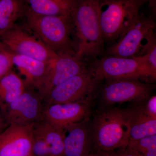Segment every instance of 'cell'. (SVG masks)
I'll list each match as a JSON object with an SVG mask.
<instances>
[{"instance_id": "cell-1", "label": "cell", "mask_w": 156, "mask_h": 156, "mask_svg": "<svg viewBox=\"0 0 156 156\" xmlns=\"http://www.w3.org/2000/svg\"><path fill=\"white\" fill-rule=\"evenodd\" d=\"M76 55L84 61H95L105 53L101 29L99 0H76L72 14Z\"/></svg>"}, {"instance_id": "cell-2", "label": "cell", "mask_w": 156, "mask_h": 156, "mask_svg": "<svg viewBox=\"0 0 156 156\" xmlns=\"http://www.w3.org/2000/svg\"><path fill=\"white\" fill-rule=\"evenodd\" d=\"M23 17L25 24L54 53L76 55L72 15H40L31 11L27 6Z\"/></svg>"}, {"instance_id": "cell-3", "label": "cell", "mask_w": 156, "mask_h": 156, "mask_svg": "<svg viewBox=\"0 0 156 156\" xmlns=\"http://www.w3.org/2000/svg\"><path fill=\"white\" fill-rule=\"evenodd\" d=\"M94 147L108 151L125 148L129 140L126 109L112 106L98 108L91 121Z\"/></svg>"}, {"instance_id": "cell-4", "label": "cell", "mask_w": 156, "mask_h": 156, "mask_svg": "<svg viewBox=\"0 0 156 156\" xmlns=\"http://www.w3.org/2000/svg\"><path fill=\"white\" fill-rule=\"evenodd\" d=\"M146 0H99V18L104 41L112 44L131 26Z\"/></svg>"}, {"instance_id": "cell-5", "label": "cell", "mask_w": 156, "mask_h": 156, "mask_svg": "<svg viewBox=\"0 0 156 156\" xmlns=\"http://www.w3.org/2000/svg\"><path fill=\"white\" fill-rule=\"evenodd\" d=\"M154 20L139 14L122 35L109 46L106 56L134 58L143 56L156 42Z\"/></svg>"}, {"instance_id": "cell-6", "label": "cell", "mask_w": 156, "mask_h": 156, "mask_svg": "<svg viewBox=\"0 0 156 156\" xmlns=\"http://www.w3.org/2000/svg\"><path fill=\"white\" fill-rule=\"evenodd\" d=\"M102 81L95 75L90 65L86 69L54 88L44 99L46 105L93 101Z\"/></svg>"}, {"instance_id": "cell-7", "label": "cell", "mask_w": 156, "mask_h": 156, "mask_svg": "<svg viewBox=\"0 0 156 156\" xmlns=\"http://www.w3.org/2000/svg\"><path fill=\"white\" fill-rule=\"evenodd\" d=\"M101 85L98 108L112 106L128 101L141 103L151 96L155 86L136 78L107 79Z\"/></svg>"}, {"instance_id": "cell-8", "label": "cell", "mask_w": 156, "mask_h": 156, "mask_svg": "<svg viewBox=\"0 0 156 156\" xmlns=\"http://www.w3.org/2000/svg\"><path fill=\"white\" fill-rule=\"evenodd\" d=\"M90 68L101 81L107 79L150 78L155 80L143 56L124 58L105 56L92 62Z\"/></svg>"}, {"instance_id": "cell-9", "label": "cell", "mask_w": 156, "mask_h": 156, "mask_svg": "<svg viewBox=\"0 0 156 156\" xmlns=\"http://www.w3.org/2000/svg\"><path fill=\"white\" fill-rule=\"evenodd\" d=\"M0 40L13 53L48 62L56 58V54L43 43L25 23H15L0 35Z\"/></svg>"}, {"instance_id": "cell-10", "label": "cell", "mask_w": 156, "mask_h": 156, "mask_svg": "<svg viewBox=\"0 0 156 156\" xmlns=\"http://www.w3.org/2000/svg\"><path fill=\"white\" fill-rule=\"evenodd\" d=\"M45 104L36 89L27 88L15 100L0 110L7 126H27L43 119Z\"/></svg>"}, {"instance_id": "cell-11", "label": "cell", "mask_w": 156, "mask_h": 156, "mask_svg": "<svg viewBox=\"0 0 156 156\" xmlns=\"http://www.w3.org/2000/svg\"><path fill=\"white\" fill-rule=\"evenodd\" d=\"M89 65L76 54L58 55L48 62L44 75L35 89L44 101L54 88L86 69Z\"/></svg>"}, {"instance_id": "cell-12", "label": "cell", "mask_w": 156, "mask_h": 156, "mask_svg": "<svg viewBox=\"0 0 156 156\" xmlns=\"http://www.w3.org/2000/svg\"><path fill=\"white\" fill-rule=\"evenodd\" d=\"M34 124L9 125L1 132L0 156H29L32 154L33 131Z\"/></svg>"}, {"instance_id": "cell-13", "label": "cell", "mask_w": 156, "mask_h": 156, "mask_svg": "<svg viewBox=\"0 0 156 156\" xmlns=\"http://www.w3.org/2000/svg\"><path fill=\"white\" fill-rule=\"evenodd\" d=\"M92 101L45 104L43 119L56 126L64 127L80 122L89 117Z\"/></svg>"}, {"instance_id": "cell-14", "label": "cell", "mask_w": 156, "mask_h": 156, "mask_svg": "<svg viewBox=\"0 0 156 156\" xmlns=\"http://www.w3.org/2000/svg\"><path fill=\"white\" fill-rule=\"evenodd\" d=\"M64 156H88L94 147L89 117L64 127Z\"/></svg>"}, {"instance_id": "cell-15", "label": "cell", "mask_w": 156, "mask_h": 156, "mask_svg": "<svg viewBox=\"0 0 156 156\" xmlns=\"http://www.w3.org/2000/svg\"><path fill=\"white\" fill-rule=\"evenodd\" d=\"M143 102L126 109L129 140L156 134V118L148 113Z\"/></svg>"}, {"instance_id": "cell-16", "label": "cell", "mask_w": 156, "mask_h": 156, "mask_svg": "<svg viewBox=\"0 0 156 156\" xmlns=\"http://www.w3.org/2000/svg\"><path fill=\"white\" fill-rule=\"evenodd\" d=\"M12 61L21 75L27 88L35 89L44 75L48 62L11 52Z\"/></svg>"}, {"instance_id": "cell-17", "label": "cell", "mask_w": 156, "mask_h": 156, "mask_svg": "<svg viewBox=\"0 0 156 156\" xmlns=\"http://www.w3.org/2000/svg\"><path fill=\"white\" fill-rule=\"evenodd\" d=\"M34 128L44 140L50 156H64V127L56 126L42 119L34 125Z\"/></svg>"}, {"instance_id": "cell-18", "label": "cell", "mask_w": 156, "mask_h": 156, "mask_svg": "<svg viewBox=\"0 0 156 156\" xmlns=\"http://www.w3.org/2000/svg\"><path fill=\"white\" fill-rule=\"evenodd\" d=\"M28 9L40 15H71L76 0H25Z\"/></svg>"}, {"instance_id": "cell-19", "label": "cell", "mask_w": 156, "mask_h": 156, "mask_svg": "<svg viewBox=\"0 0 156 156\" xmlns=\"http://www.w3.org/2000/svg\"><path fill=\"white\" fill-rule=\"evenodd\" d=\"M27 9L25 0H0V35L23 17Z\"/></svg>"}, {"instance_id": "cell-20", "label": "cell", "mask_w": 156, "mask_h": 156, "mask_svg": "<svg viewBox=\"0 0 156 156\" xmlns=\"http://www.w3.org/2000/svg\"><path fill=\"white\" fill-rule=\"evenodd\" d=\"M26 89L24 81L13 71L0 79V110L15 100Z\"/></svg>"}, {"instance_id": "cell-21", "label": "cell", "mask_w": 156, "mask_h": 156, "mask_svg": "<svg viewBox=\"0 0 156 156\" xmlns=\"http://www.w3.org/2000/svg\"><path fill=\"white\" fill-rule=\"evenodd\" d=\"M126 147L141 156H156V134L129 140Z\"/></svg>"}, {"instance_id": "cell-22", "label": "cell", "mask_w": 156, "mask_h": 156, "mask_svg": "<svg viewBox=\"0 0 156 156\" xmlns=\"http://www.w3.org/2000/svg\"><path fill=\"white\" fill-rule=\"evenodd\" d=\"M32 154L34 156H50L49 149L44 140L34 128L33 131Z\"/></svg>"}, {"instance_id": "cell-23", "label": "cell", "mask_w": 156, "mask_h": 156, "mask_svg": "<svg viewBox=\"0 0 156 156\" xmlns=\"http://www.w3.org/2000/svg\"><path fill=\"white\" fill-rule=\"evenodd\" d=\"M13 66L11 51H0V79L11 72Z\"/></svg>"}, {"instance_id": "cell-24", "label": "cell", "mask_w": 156, "mask_h": 156, "mask_svg": "<svg viewBox=\"0 0 156 156\" xmlns=\"http://www.w3.org/2000/svg\"><path fill=\"white\" fill-rule=\"evenodd\" d=\"M154 75L156 76V42L154 43L143 56Z\"/></svg>"}, {"instance_id": "cell-25", "label": "cell", "mask_w": 156, "mask_h": 156, "mask_svg": "<svg viewBox=\"0 0 156 156\" xmlns=\"http://www.w3.org/2000/svg\"><path fill=\"white\" fill-rule=\"evenodd\" d=\"M98 152L101 156H141L126 147L108 151H98Z\"/></svg>"}, {"instance_id": "cell-26", "label": "cell", "mask_w": 156, "mask_h": 156, "mask_svg": "<svg viewBox=\"0 0 156 156\" xmlns=\"http://www.w3.org/2000/svg\"><path fill=\"white\" fill-rule=\"evenodd\" d=\"M146 101V103L144 104L146 111L151 116L156 118V95L150 96Z\"/></svg>"}, {"instance_id": "cell-27", "label": "cell", "mask_w": 156, "mask_h": 156, "mask_svg": "<svg viewBox=\"0 0 156 156\" xmlns=\"http://www.w3.org/2000/svg\"><path fill=\"white\" fill-rule=\"evenodd\" d=\"M8 126L0 112V133L2 132Z\"/></svg>"}, {"instance_id": "cell-28", "label": "cell", "mask_w": 156, "mask_h": 156, "mask_svg": "<svg viewBox=\"0 0 156 156\" xmlns=\"http://www.w3.org/2000/svg\"><path fill=\"white\" fill-rule=\"evenodd\" d=\"M9 51V48L0 40V51Z\"/></svg>"}, {"instance_id": "cell-29", "label": "cell", "mask_w": 156, "mask_h": 156, "mask_svg": "<svg viewBox=\"0 0 156 156\" xmlns=\"http://www.w3.org/2000/svg\"><path fill=\"white\" fill-rule=\"evenodd\" d=\"M88 156H101V155L98 152H96L95 153H91Z\"/></svg>"}, {"instance_id": "cell-30", "label": "cell", "mask_w": 156, "mask_h": 156, "mask_svg": "<svg viewBox=\"0 0 156 156\" xmlns=\"http://www.w3.org/2000/svg\"><path fill=\"white\" fill-rule=\"evenodd\" d=\"M31 156H34L32 154V155Z\"/></svg>"}, {"instance_id": "cell-31", "label": "cell", "mask_w": 156, "mask_h": 156, "mask_svg": "<svg viewBox=\"0 0 156 156\" xmlns=\"http://www.w3.org/2000/svg\"><path fill=\"white\" fill-rule=\"evenodd\" d=\"M31 155H30V156H31Z\"/></svg>"}, {"instance_id": "cell-32", "label": "cell", "mask_w": 156, "mask_h": 156, "mask_svg": "<svg viewBox=\"0 0 156 156\" xmlns=\"http://www.w3.org/2000/svg\"><path fill=\"white\" fill-rule=\"evenodd\" d=\"M146 1H147V0H146Z\"/></svg>"}]
</instances>
